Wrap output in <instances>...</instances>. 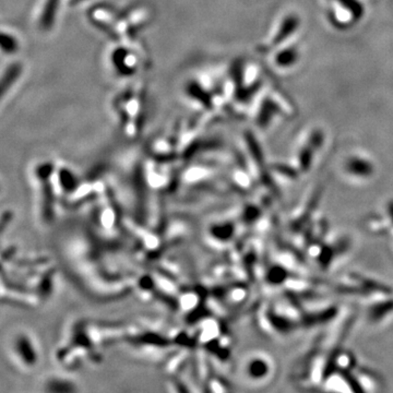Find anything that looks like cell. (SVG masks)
I'll return each mask as SVG.
<instances>
[{
	"mask_svg": "<svg viewBox=\"0 0 393 393\" xmlns=\"http://www.w3.org/2000/svg\"><path fill=\"white\" fill-rule=\"evenodd\" d=\"M324 7L327 21L338 31L352 29L365 15L360 0H324Z\"/></svg>",
	"mask_w": 393,
	"mask_h": 393,
	"instance_id": "obj_1",
	"label": "cell"
},
{
	"mask_svg": "<svg viewBox=\"0 0 393 393\" xmlns=\"http://www.w3.org/2000/svg\"><path fill=\"white\" fill-rule=\"evenodd\" d=\"M294 112L293 104L286 95L274 90L262 95L254 120L260 127H268L276 117H290Z\"/></svg>",
	"mask_w": 393,
	"mask_h": 393,
	"instance_id": "obj_2",
	"label": "cell"
},
{
	"mask_svg": "<svg viewBox=\"0 0 393 393\" xmlns=\"http://www.w3.org/2000/svg\"><path fill=\"white\" fill-rule=\"evenodd\" d=\"M300 24L302 20L296 12L290 11L284 13L276 22V27L274 28L268 41L264 44V51L271 53L276 48L292 41L293 37L298 34Z\"/></svg>",
	"mask_w": 393,
	"mask_h": 393,
	"instance_id": "obj_3",
	"label": "cell"
},
{
	"mask_svg": "<svg viewBox=\"0 0 393 393\" xmlns=\"http://www.w3.org/2000/svg\"><path fill=\"white\" fill-rule=\"evenodd\" d=\"M324 142V132L319 128H312L307 132L298 151V168L307 172L312 168L317 152L322 149Z\"/></svg>",
	"mask_w": 393,
	"mask_h": 393,
	"instance_id": "obj_4",
	"label": "cell"
},
{
	"mask_svg": "<svg viewBox=\"0 0 393 393\" xmlns=\"http://www.w3.org/2000/svg\"><path fill=\"white\" fill-rule=\"evenodd\" d=\"M271 63L278 71H288L300 63V48L298 43L290 41L280 47L276 48L271 53Z\"/></svg>",
	"mask_w": 393,
	"mask_h": 393,
	"instance_id": "obj_5",
	"label": "cell"
},
{
	"mask_svg": "<svg viewBox=\"0 0 393 393\" xmlns=\"http://www.w3.org/2000/svg\"><path fill=\"white\" fill-rule=\"evenodd\" d=\"M346 173L358 178H367L372 176L375 172L374 164L360 156H352L348 158L344 163Z\"/></svg>",
	"mask_w": 393,
	"mask_h": 393,
	"instance_id": "obj_6",
	"label": "cell"
},
{
	"mask_svg": "<svg viewBox=\"0 0 393 393\" xmlns=\"http://www.w3.org/2000/svg\"><path fill=\"white\" fill-rule=\"evenodd\" d=\"M392 310L393 302L382 303V304L373 307L372 310H370V317L374 320H379V319L384 318V316H386V314H388Z\"/></svg>",
	"mask_w": 393,
	"mask_h": 393,
	"instance_id": "obj_7",
	"label": "cell"
},
{
	"mask_svg": "<svg viewBox=\"0 0 393 393\" xmlns=\"http://www.w3.org/2000/svg\"><path fill=\"white\" fill-rule=\"evenodd\" d=\"M389 214H390L391 220L393 221V202L389 206Z\"/></svg>",
	"mask_w": 393,
	"mask_h": 393,
	"instance_id": "obj_8",
	"label": "cell"
}]
</instances>
